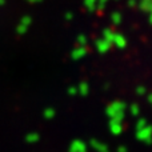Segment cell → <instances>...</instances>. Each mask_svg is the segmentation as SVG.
Masks as SVG:
<instances>
[{
  "instance_id": "cell-23",
  "label": "cell",
  "mask_w": 152,
  "mask_h": 152,
  "mask_svg": "<svg viewBox=\"0 0 152 152\" xmlns=\"http://www.w3.org/2000/svg\"><path fill=\"white\" fill-rule=\"evenodd\" d=\"M136 4H137V1H136V0H128V5H129V7H136Z\"/></svg>"
},
{
  "instance_id": "cell-25",
  "label": "cell",
  "mask_w": 152,
  "mask_h": 152,
  "mask_svg": "<svg viewBox=\"0 0 152 152\" xmlns=\"http://www.w3.org/2000/svg\"><path fill=\"white\" fill-rule=\"evenodd\" d=\"M64 18H66V20H72V18H74V15H72L71 12H67Z\"/></svg>"
},
{
  "instance_id": "cell-16",
  "label": "cell",
  "mask_w": 152,
  "mask_h": 152,
  "mask_svg": "<svg viewBox=\"0 0 152 152\" xmlns=\"http://www.w3.org/2000/svg\"><path fill=\"white\" fill-rule=\"evenodd\" d=\"M76 42H77V47H86L87 43H88V39H87L86 35H79Z\"/></svg>"
},
{
  "instance_id": "cell-18",
  "label": "cell",
  "mask_w": 152,
  "mask_h": 152,
  "mask_svg": "<svg viewBox=\"0 0 152 152\" xmlns=\"http://www.w3.org/2000/svg\"><path fill=\"white\" fill-rule=\"evenodd\" d=\"M148 124H147V120L145 119H139L137 120V123H136V131H139V129H142V128H144V127H147Z\"/></svg>"
},
{
  "instance_id": "cell-8",
  "label": "cell",
  "mask_w": 152,
  "mask_h": 152,
  "mask_svg": "<svg viewBox=\"0 0 152 152\" xmlns=\"http://www.w3.org/2000/svg\"><path fill=\"white\" fill-rule=\"evenodd\" d=\"M89 144H91V147L94 148L95 151H97V152H110L108 151V147L104 144V143L99 142V140H96V139H92Z\"/></svg>"
},
{
  "instance_id": "cell-26",
  "label": "cell",
  "mask_w": 152,
  "mask_h": 152,
  "mask_svg": "<svg viewBox=\"0 0 152 152\" xmlns=\"http://www.w3.org/2000/svg\"><path fill=\"white\" fill-rule=\"evenodd\" d=\"M147 100H148V103H151V102H152V96H151L150 94L147 95Z\"/></svg>"
},
{
  "instance_id": "cell-15",
  "label": "cell",
  "mask_w": 152,
  "mask_h": 152,
  "mask_svg": "<svg viewBox=\"0 0 152 152\" xmlns=\"http://www.w3.org/2000/svg\"><path fill=\"white\" fill-rule=\"evenodd\" d=\"M56 115V111L53 110V108H45L44 112H43V116H44L45 119H53Z\"/></svg>"
},
{
  "instance_id": "cell-6",
  "label": "cell",
  "mask_w": 152,
  "mask_h": 152,
  "mask_svg": "<svg viewBox=\"0 0 152 152\" xmlns=\"http://www.w3.org/2000/svg\"><path fill=\"white\" fill-rule=\"evenodd\" d=\"M87 55V48L86 47H76L75 50H72L71 52V58L74 60H80L84 56Z\"/></svg>"
},
{
  "instance_id": "cell-9",
  "label": "cell",
  "mask_w": 152,
  "mask_h": 152,
  "mask_svg": "<svg viewBox=\"0 0 152 152\" xmlns=\"http://www.w3.org/2000/svg\"><path fill=\"white\" fill-rule=\"evenodd\" d=\"M113 36H115V32L111 31L110 28H105L104 31H103V37H102V39L104 40V42H107L110 45H112V43H113Z\"/></svg>"
},
{
  "instance_id": "cell-20",
  "label": "cell",
  "mask_w": 152,
  "mask_h": 152,
  "mask_svg": "<svg viewBox=\"0 0 152 152\" xmlns=\"http://www.w3.org/2000/svg\"><path fill=\"white\" fill-rule=\"evenodd\" d=\"M27 29H28V27H26V26H21V24H19L18 26V28H16V32H18L19 35H24L27 32Z\"/></svg>"
},
{
  "instance_id": "cell-17",
  "label": "cell",
  "mask_w": 152,
  "mask_h": 152,
  "mask_svg": "<svg viewBox=\"0 0 152 152\" xmlns=\"http://www.w3.org/2000/svg\"><path fill=\"white\" fill-rule=\"evenodd\" d=\"M129 112H131V115L134 116H137L140 113V108L137 104H131V107H129Z\"/></svg>"
},
{
  "instance_id": "cell-4",
  "label": "cell",
  "mask_w": 152,
  "mask_h": 152,
  "mask_svg": "<svg viewBox=\"0 0 152 152\" xmlns=\"http://www.w3.org/2000/svg\"><path fill=\"white\" fill-rule=\"evenodd\" d=\"M110 131L112 132L113 135H120L121 132H123V121L111 119L110 120Z\"/></svg>"
},
{
  "instance_id": "cell-14",
  "label": "cell",
  "mask_w": 152,
  "mask_h": 152,
  "mask_svg": "<svg viewBox=\"0 0 152 152\" xmlns=\"http://www.w3.org/2000/svg\"><path fill=\"white\" fill-rule=\"evenodd\" d=\"M96 4H97V0H84V5L88 11H95L96 10Z\"/></svg>"
},
{
  "instance_id": "cell-5",
  "label": "cell",
  "mask_w": 152,
  "mask_h": 152,
  "mask_svg": "<svg viewBox=\"0 0 152 152\" xmlns=\"http://www.w3.org/2000/svg\"><path fill=\"white\" fill-rule=\"evenodd\" d=\"M112 44H115L116 47L119 48V50H123V48L127 47V39L124 37V35H121V34H115Z\"/></svg>"
},
{
  "instance_id": "cell-2",
  "label": "cell",
  "mask_w": 152,
  "mask_h": 152,
  "mask_svg": "<svg viewBox=\"0 0 152 152\" xmlns=\"http://www.w3.org/2000/svg\"><path fill=\"white\" fill-rule=\"evenodd\" d=\"M136 139L145 143V144H150V142H151V128L150 127L147 126V127H144V128L136 131Z\"/></svg>"
},
{
  "instance_id": "cell-10",
  "label": "cell",
  "mask_w": 152,
  "mask_h": 152,
  "mask_svg": "<svg viewBox=\"0 0 152 152\" xmlns=\"http://www.w3.org/2000/svg\"><path fill=\"white\" fill-rule=\"evenodd\" d=\"M76 88H77V94L83 95V96L88 95V92H89V86H88V83H87V81H81V83L79 84Z\"/></svg>"
},
{
  "instance_id": "cell-24",
  "label": "cell",
  "mask_w": 152,
  "mask_h": 152,
  "mask_svg": "<svg viewBox=\"0 0 152 152\" xmlns=\"http://www.w3.org/2000/svg\"><path fill=\"white\" fill-rule=\"evenodd\" d=\"M118 152H128V150H127L126 145H120V147L118 148Z\"/></svg>"
},
{
  "instance_id": "cell-27",
  "label": "cell",
  "mask_w": 152,
  "mask_h": 152,
  "mask_svg": "<svg viewBox=\"0 0 152 152\" xmlns=\"http://www.w3.org/2000/svg\"><path fill=\"white\" fill-rule=\"evenodd\" d=\"M5 3V0H0V5H3Z\"/></svg>"
},
{
  "instance_id": "cell-1",
  "label": "cell",
  "mask_w": 152,
  "mask_h": 152,
  "mask_svg": "<svg viewBox=\"0 0 152 152\" xmlns=\"http://www.w3.org/2000/svg\"><path fill=\"white\" fill-rule=\"evenodd\" d=\"M124 112H126V104H124L123 102H119V100L111 103V104L105 108V113H107L111 119H115V120L123 121L124 115H126Z\"/></svg>"
},
{
  "instance_id": "cell-12",
  "label": "cell",
  "mask_w": 152,
  "mask_h": 152,
  "mask_svg": "<svg viewBox=\"0 0 152 152\" xmlns=\"http://www.w3.org/2000/svg\"><path fill=\"white\" fill-rule=\"evenodd\" d=\"M39 134H36V132H31V134H28L26 136V142L27 143H31V144H34V143L39 142Z\"/></svg>"
},
{
  "instance_id": "cell-13",
  "label": "cell",
  "mask_w": 152,
  "mask_h": 152,
  "mask_svg": "<svg viewBox=\"0 0 152 152\" xmlns=\"http://www.w3.org/2000/svg\"><path fill=\"white\" fill-rule=\"evenodd\" d=\"M121 20H123V18H121L120 12H112V15H111V21H112L115 26H119V24L121 23Z\"/></svg>"
},
{
  "instance_id": "cell-21",
  "label": "cell",
  "mask_w": 152,
  "mask_h": 152,
  "mask_svg": "<svg viewBox=\"0 0 152 152\" xmlns=\"http://www.w3.org/2000/svg\"><path fill=\"white\" fill-rule=\"evenodd\" d=\"M67 92H68V95H71V96H74V95H77V88L76 87H69L68 89H67Z\"/></svg>"
},
{
  "instance_id": "cell-28",
  "label": "cell",
  "mask_w": 152,
  "mask_h": 152,
  "mask_svg": "<svg viewBox=\"0 0 152 152\" xmlns=\"http://www.w3.org/2000/svg\"><path fill=\"white\" fill-rule=\"evenodd\" d=\"M29 1H40V0H29Z\"/></svg>"
},
{
  "instance_id": "cell-3",
  "label": "cell",
  "mask_w": 152,
  "mask_h": 152,
  "mask_svg": "<svg viewBox=\"0 0 152 152\" xmlns=\"http://www.w3.org/2000/svg\"><path fill=\"white\" fill-rule=\"evenodd\" d=\"M69 152H87V144L83 140L76 139L69 145Z\"/></svg>"
},
{
  "instance_id": "cell-7",
  "label": "cell",
  "mask_w": 152,
  "mask_h": 152,
  "mask_svg": "<svg viewBox=\"0 0 152 152\" xmlns=\"http://www.w3.org/2000/svg\"><path fill=\"white\" fill-rule=\"evenodd\" d=\"M95 47H96V50L99 53H105L110 51L111 45L108 44L107 42H104L103 39H99V40H96V43H95Z\"/></svg>"
},
{
  "instance_id": "cell-22",
  "label": "cell",
  "mask_w": 152,
  "mask_h": 152,
  "mask_svg": "<svg viewBox=\"0 0 152 152\" xmlns=\"http://www.w3.org/2000/svg\"><path fill=\"white\" fill-rule=\"evenodd\" d=\"M145 92H147V89H145V87H143V86H139L136 88V94L137 95H144Z\"/></svg>"
},
{
  "instance_id": "cell-19",
  "label": "cell",
  "mask_w": 152,
  "mask_h": 152,
  "mask_svg": "<svg viewBox=\"0 0 152 152\" xmlns=\"http://www.w3.org/2000/svg\"><path fill=\"white\" fill-rule=\"evenodd\" d=\"M31 21H32V19L29 18V16H24V18H21V20H20V24H21V26L29 27V24H31Z\"/></svg>"
},
{
  "instance_id": "cell-11",
  "label": "cell",
  "mask_w": 152,
  "mask_h": 152,
  "mask_svg": "<svg viewBox=\"0 0 152 152\" xmlns=\"http://www.w3.org/2000/svg\"><path fill=\"white\" fill-rule=\"evenodd\" d=\"M139 7H140V10H142V11L150 13L151 10H152V1H151V0H140Z\"/></svg>"
}]
</instances>
